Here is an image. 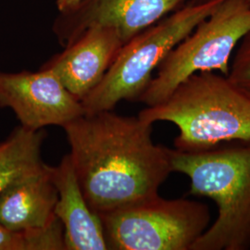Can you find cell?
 Instances as JSON below:
<instances>
[{
	"label": "cell",
	"instance_id": "6",
	"mask_svg": "<svg viewBox=\"0 0 250 250\" xmlns=\"http://www.w3.org/2000/svg\"><path fill=\"white\" fill-rule=\"evenodd\" d=\"M99 217L112 250H191L210 225L208 205L160 196Z\"/></svg>",
	"mask_w": 250,
	"mask_h": 250
},
{
	"label": "cell",
	"instance_id": "1",
	"mask_svg": "<svg viewBox=\"0 0 250 250\" xmlns=\"http://www.w3.org/2000/svg\"><path fill=\"white\" fill-rule=\"evenodd\" d=\"M152 126L112 110L63 126L81 189L99 216L159 196L172 169L170 148L153 142Z\"/></svg>",
	"mask_w": 250,
	"mask_h": 250
},
{
	"label": "cell",
	"instance_id": "13",
	"mask_svg": "<svg viewBox=\"0 0 250 250\" xmlns=\"http://www.w3.org/2000/svg\"><path fill=\"white\" fill-rule=\"evenodd\" d=\"M0 250H66L62 224L34 231H13L0 224Z\"/></svg>",
	"mask_w": 250,
	"mask_h": 250
},
{
	"label": "cell",
	"instance_id": "16",
	"mask_svg": "<svg viewBox=\"0 0 250 250\" xmlns=\"http://www.w3.org/2000/svg\"><path fill=\"white\" fill-rule=\"evenodd\" d=\"M204 1H208V0H192V3H199V2H204Z\"/></svg>",
	"mask_w": 250,
	"mask_h": 250
},
{
	"label": "cell",
	"instance_id": "9",
	"mask_svg": "<svg viewBox=\"0 0 250 250\" xmlns=\"http://www.w3.org/2000/svg\"><path fill=\"white\" fill-rule=\"evenodd\" d=\"M124 45L115 29L92 27L42 68L51 70L72 96L82 101L104 78Z\"/></svg>",
	"mask_w": 250,
	"mask_h": 250
},
{
	"label": "cell",
	"instance_id": "14",
	"mask_svg": "<svg viewBox=\"0 0 250 250\" xmlns=\"http://www.w3.org/2000/svg\"><path fill=\"white\" fill-rule=\"evenodd\" d=\"M228 78L250 96V32L237 46Z\"/></svg>",
	"mask_w": 250,
	"mask_h": 250
},
{
	"label": "cell",
	"instance_id": "11",
	"mask_svg": "<svg viewBox=\"0 0 250 250\" xmlns=\"http://www.w3.org/2000/svg\"><path fill=\"white\" fill-rule=\"evenodd\" d=\"M53 174L59 195L55 215L62 224L66 250H108L101 219L85 200L69 154L53 166Z\"/></svg>",
	"mask_w": 250,
	"mask_h": 250
},
{
	"label": "cell",
	"instance_id": "10",
	"mask_svg": "<svg viewBox=\"0 0 250 250\" xmlns=\"http://www.w3.org/2000/svg\"><path fill=\"white\" fill-rule=\"evenodd\" d=\"M58 197L53 166L45 164L0 194V224L19 232L46 228L58 219Z\"/></svg>",
	"mask_w": 250,
	"mask_h": 250
},
{
	"label": "cell",
	"instance_id": "2",
	"mask_svg": "<svg viewBox=\"0 0 250 250\" xmlns=\"http://www.w3.org/2000/svg\"><path fill=\"white\" fill-rule=\"evenodd\" d=\"M172 172L186 174L193 196L218 208L213 224L191 250L250 249V141H232L200 151L170 149Z\"/></svg>",
	"mask_w": 250,
	"mask_h": 250
},
{
	"label": "cell",
	"instance_id": "8",
	"mask_svg": "<svg viewBox=\"0 0 250 250\" xmlns=\"http://www.w3.org/2000/svg\"><path fill=\"white\" fill-rule=\"evenodd\" d=\"M192 0H82L57 17L53 32L66 47L94 26L115 29L126 44Z\"/></svg>",
	"mask_w": 250,
	"mask_h": 250
},
{
	"label": "cell",
	"instance_id": "5",
	"mask_svg": "<svg viewBox=\"0 0 250 250\" xmlns=\"http://www.w3.org/2000/svg\"><path fill=\"white\" fill-rule=\"evenodd\" d=\"M250 32V0H223L166 56L137 101L154 106L197 72L228 76L232 53Z\"/></svg>",
	"mask_w": 250,
	"mask_h": 250
},
{
	"label": "cell",
	"instance_id": "15",
	"mask_svg": "<svg viewBox=\"0 0 250 250\" xmlns=\"http://www.w3.org/2000/svg\"><path fill=\"white\" fill-rule=\"evenodd\" d=\"M81 1L82 0H57L56 6L59 13H62L73 9L80 3Z\"/></svg>",
	"mask_w": 250,
	"mask_h": 250
},
{
	"label": "cell",
	"instance_id": "3",
	"mask_svg": "<svg viewBox=\"0 0 250 250\" xmlns=\"http://www.w3.org/2000/svg\"><path fill=\"white\" fill-rule=\"evenodd\" d=\"M137 116L154 124L178 127L175 149L205 150L232 141H250V96L228 76L197 72L183 81L160 103L145 107Z\"/></svg>",
	"mask_w": 250,
	"mask_h": 250
},
{
	"label": "cell",
	"instance_id": "4",
	"mask_svg": "<svg viewBox=\"0 0 250 250\" xmlns=\"http://www.w3.org/2000/svg\"><path fill=\"white\" fill-rule=\"evenodd\" d=\"M222 2H190L128 41L98 86L81 101L84 113L112 110L123 100L137 101L166 56Z\"/></svg>",
	"mask_w": 250,
	"mask_h": 250
},
{
	"label": "cell",
	"instance_id": "12",
	"mask_svg": "<svg viewBox=\"0 0 250 250\" xmlns=\"http://www.w3.org/2000/svg\"><path fill=\"white\" fill-rule=\"evenodd\" d=\"M45 138L43 130L32 131L19 126L6 140L0 142V194L13 183L45 165L42 160Z\"/></svg>",
	"mask_w": 250,
	"mask_h": 250
},
{
	"label": "cell",
	"instance_id": "7",
	"mask_svg": "<svg viewBox=\"0 0 250 250\" xmlns=\"http://www.w3.org/2000/svg\"><path fill=\"white\" fill-rule=\"evenodd\" d=\"M0 107H9L21 126L43 130L63 127L84 114L80 100L73 97L51 70L38 72H0Z\"/></svg>",
	"mask_w": 250,
	"mask_h": 250
}]
</instances>
